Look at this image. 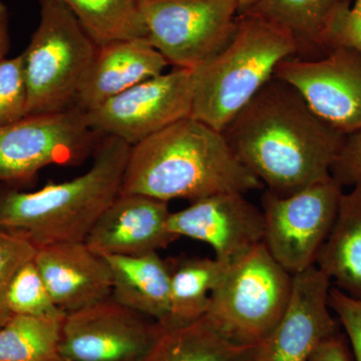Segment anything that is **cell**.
<instances>
[{
    "label": "cell",
    "instance_id": "4316f807",
    "mask_svg": "<svg viewBox=\"0 0 361 361\" xmlns=\"http://www.w3.org/2000/svg\"><path fill=\"white\" fill-rule=\"evenodd\" d=\"M37 251L25 240L0 232V327L13 317L6 303L9 285L16 272L35 259Z\"/></svg>",
    "mask_w": 361,
    "mask_h": 361
},
{
    "label": "cell",
    "instance_id": "e0dca14e",
    "mask_svg": "<svg viewBox=\"0 0 361 361\" xmlns=\"http://www.w3.org/2000/svg\"><path fill=\"white\" fill-rule=\"evenodd\" d=\"M168 66L146 37L99 45L73 106L82 111L92 110L135 85L161 75Z\"/></svg>",
    "mask_w": 361,
    "mask_h": 361
},
{
    "label": "cell",
    "instance_id": "1f68e13d",
    "mask_svg": "<svg viewBox=\"0 0 361 361\" xmlns=\"http://www.w3.org/2000/svg\"><path fill=\"white\" fill-rule=\"evenodd\" d=\"M11 49L9 13L6 4L0 0V61L6 58Z\"/></svg>",
    "mask_w": 361,
    "mask_h": 361
},
{
    "label": "cell",
    "instance_id": "52a82bcc",
    "mask_svg": "<svg viewBox=\"0 0 361 361\" xmlns=\"http://www.w3.org/2000/svg\"><path fill=\"white\" fill-rule=\"evenodd\" d=\"M146 39L169 65L194 70L231 39L237 0H137Z\"/></svg>",
    "mask_w": 361,
    "mask_h": 361
},
{
    "label": "cell",
    "instance_id": "ba28073f",
    "mask_svg": "<svg viewBox=\"0 0 361 361\" xmlns=\"http://www.w3.org/2000/svg\"><path fill=\"white\" fill-rule=\"evenodd\" d=\"M101 135L77 108L26 116L0 128V182H32L47 166L73 167L94 156Z\"/></svg>",
    "mask_w": 361,
    "mask_h": 361
},
{
    "label": "cell",
    "instance_id": "f1b7e54d",
    "mask_svg": "<svg viewBox=\"0 0 361 361\" xmlns=\"http://www.w3.org/2000/svg\"><path fill=\"white\" fill-rule=\"evenodd\" d=\"M329 306L345 330L346 338L353 348L355 361H361V300L346 295L332 285Z\"/></svg>",
    "mask_w": 361,
    "mask_h": 361
},
{
    "label": "cell",
    "instance_id": "277c9868",
    "mask_svg": "<svg viewBox=\"0 0 361 361\" xmlns=\"http://www.w3.org/2000/svg\"><path fill=\"white\" fill-rule=\"evenodd\" d=\"M290 32L271 21L239 14L227 44L193 71L192 118L223 132L273 78L277 66L298 54Z\"/></svg>",
    "mask_w": 361,
    "mask_h": 361
},
{
    "label": "cell",
    "instance_id": "d6986e66",
    "mask_svg": "<svg viewBox=\"0 0 361 361\" xmlns=\"http://www.w3.org/2000/svg\"><path fill=\"white\" fill-rule=\"evenodd\" d=\"M315 265L334 287L361 300V180L342 194L336 221Z\"/></svg>",
    "mask_w": 361,
    "mask_h": 361
},
{
    "label": "cell",
    "instance_id": "8fae6325",
    "mask_svg": "<svg viewBox=\"0 0 361 361\" xmlns=\"http://www.w3.org/2000/svg\"><path fill=\"white\" fill-rule=\"evenodd\" d=\"M160 323L106 299L61 323L59 355L65 361H141L160 336Z\"/></svg>",
    "mask_w": 361,
    "mask_h": 361
},
{
    "label": "cell",
    "instance_id": "7a4b0ae2",
    "mask_svg": "<svg viewBox=\"0 0 361 361\" xmlns=\"http://www.w3.org/2000/svg\"><path fill=\"white\" fill-rule=\"evenodd\" d=\"M262 188L222 133L187 116L130 147L120 194L194 202Z\"/></svg>",
    "mask_w": 361,
    "mask_h": 361
},
{
    "label": "cell",
    "instance_id": "9c48e42d",
    "mask_svg": "<svg viewBox=\"0 0 361 361\" xmlns=\"http://www.w3.org/2000/svg\"><path fill=\"white\" fill-rule=\"evenodd\" d=\"M343 188L332 179L280 197L266 190L262 196V243L291 275L315 265L336 221Z\"/></svg>",
    "mask_w": 361,
    "mask_h": 361
},
{
    "label": "cell",
    "instance_id": "cb8c5ba5",
    "mask_svg": "<svg viewBox=\"0 0 361 361\" xmlns=\"http://www.w3.org/2000/svg\"><path fill=\"white\" fill-rule=\"evenodd\" d=\"M61 323L13 315L0 327V361H58Z\"/></svg>",
    "mask_w": 361,
    "mask_h": 361
},
{
    "label": "cell",
    "instance_id": "30bf717a",
    "mask_svg": "<svg viewBox=\"0 0 361 361\" xmlns=\"http://www.w3.org/2000/svg\"><path fill=\"white\" fill-rule=\"evenodd\" d=\"M193 71L175 68L149 78L101 106L84 111L90 129L135 146L191 116Z\"/></svg>",
    "mask_w": 361,
    "mask_h": 361
},
{
    "label": "cell",
    "instance_id": "7402d4cb",
    "mask_svg": "<svg viewBox=\"0 0 361 361\" xmlns=\"http://www.w3.org/2000/svg\"><path fill=\"white\" fill-rule=\"evenodd\" d=\"M230 263L218 259L185 258L171 268V308L163 326H180L201 319L210 305L213 289Z\"/></svg>",
    "mask_w": 361,
    "mask_h": 361
},
{
    "label": "cell",
    "instance_id": "d6a6232c",
    "mask_svg": "<svg viewBox=\"0 0 361 361\" xmlns=\"http://www.w3.org/2000/svg\"><path fill=\"white\" fill-rule=\"evenodd\" d=\"M237 1L239 4V14H241L251 8L254 4H257L259 0H237Z\"/></svg>",
    "mask_w": 361,
    "mask_h": 361
},
{
    "label": "cell",
    "instance_id": "603a6c76",
    "mask_svg": "<svg viewBox=\"0 0 361 361\" xmlns=\"http://www.w3.org/2000/svg\"><path fill=\"white\" fill-rule=\"evenodd\" d=\"M80 21L97 47L146 37L137 0H58Z\"/></svg>",
    "mask_w": 361,
    "mask_h": 361
},
{
    "label": "cell",
    "instance_id": "4dcf8cb0",
    "mask_svg": "<svg viewBox=\"0 0 361 361\" xmlns=\"http://www.w3.org/2000/svg\"><path fill=\"white\" fill-rule=\"evenodd\" d=\"M307 361H355V358L348 338L337 332L320 343Z\"/></svg>",
    "mask_w": 361,
    "mask_h": 361
},
{
    "label": "cell",
    "instance_id": "ac0fdd59",
    "mask_svg": "<svg viewBox=\"0 0 361 361\" xmlns=\"http://www.w3.org/2000/svg\"><path fill=\"white\" fill-rule=\"evenodd\" d=\"M113 278L111 298L165 325L171 308V267L158 252L104 256Z\"/></svg>",
    "mask_w": 361,
    "mask_h": 361
},
{
    "label": "cell",
    "instance_id": "83f0119b",
    "mask_svg": "<svg viewBox=\"0 0 361 361\" xmlns=\"http://www.w3.org/2000/svg\"><path fill=\"white\" fill-rule=\"evenodd\" d=\"M336 47H348L361 54V0L337 13L323 33V54Z\"/></svg>",
    "mask_w": 361,
    "mask_h": 361
},
{
    "label": "cell",
    "instance_id": "ffe728a7",
    "mask_svg": "<svg viewBox=\"0 0 361 361\" xmlns=\"http://www.w3.org/2000/svg\"><path fill=\"white\" fill-rule=\"evenodd\" d=\"M260 345H242L223 336L205 316L180 326H163L141 361H259Z\"/></svg>",
    "mask_w": 361,
    "mask_h": 361
},
{
    "label": "cell",
    "instance_id": "836d02e7",
    "mask_svg": "<svg viewBox=\"0 0 361 361\" xmlns=\"http://www.w3.org/2000/svg\"><path fill=\"white\" fill-rule=\"evenodd\" d=\"M58 361H65V360H61V357H59V360Z\"/></svg>",
    "mask_w": 361,
    "mask_h": 361
},
{
    "label": "cell",
    "instance_id": "2e32d148",
    "mask_svg": "<svg viewBox=\"0 0 361 361\" xmlns=\"http://www.w3.org/2000/svg\"><path fill=\"white\" fill-rule=\"evenodd\" d=\"M33 261L52 300L66 314L111 297L110 266L85 242L42 247L37 249Z\"/></svg>",
    "mask_w": 361,
    "mask_h": 361
},
{
    "label": "cell",
    "instance_id": "5bb4252c",
    "mask_svg": "<svg viewBox=\"0 0 361 361\" xmlns=\"http://www.w3.org/2000/svg\"><path fill=\"white\" fill-rule=\"evenodd\" d=\"M331 286L316 265L293 275L290 300L261 344L259 361H307L320 343L339 332L329 306Z\"/></svg>",
    "mask_w": 361,
    "mask_h": 361
},
{
    "label": "cell",
    "instance_id": "7c38bea8",
    "mask_svg": "<svg viewBox=\"0 0 361 361\" xmlns=\"http://www.w3.org/2000/svg\"><path fill=\"white\" fill-rule=\"evenodd\" d=\"M273 77L293 87L316 115L348 135L361 129V54L336 47L316 59L291 56Z\"/></svg>",
    "mask_w": 361,
    "mask_h": 361
},
{
    "label": "cell",
    "instance_id": "d4e9b609",
    "mask_svg": "<svg viewBox=\"0 0 361 361\" xmlns=\"http://www.w3.org/2000/svg\"><path fill=\"white\" fill-rule=\"evenodd\" d=\"M7 307L13 315L32 316L63 320L66 313L52 300L39 268L32 260L14 275L6 296Z\"/></svg>",
    "mask_w": 361,
    "mask_h": 361
},
{
    "label": "cell",
    "instance_id": "f546056e",
    "mask_svg": "<svg viewBox=\"0 0 361 361\" xmlns=\"http://www.w3.org/2000/svg\"><path fill=\"white\" fill-rule=\"evenodd\" d=\"M331 177L342 188L353 187L361 180V129L346 135L332 166Z\"/></svg>",
    "mask_w": 361,
    "mask_h": 361
},
{
    "label": "cell",
    "instance_id": "4fadbf2b",
    "mask_svg": "<svg viewBox=\"0 0 361 361\" xmlns=\"http://www.w3.org/2000/svg\"><path fill=\"white\" fill-rule=\"evenodd\" d=\"M245 194L221 193L192 202L171 213L169 231L208 244L215 258L231 264L262 243V211L247 200Z\"/></svg>",
    "mask_w": 361,
    "mask_h": 361
},
{
    "label": "cell",
    "instance_id": "3957f363",
    "mask_svg": "<svg viewBox=\"0 0 361 361\" xmlns=\"http://www.w3.org/2000/svg\"><path fill=\"white\" fill-rule=\"evenodd\" d=\"M130 146L102 137L90 170L75 179L35 192H0V232L35 248L85 242L106 209L121 193Z\"/></svg>",
    "mask_w": 361,
    "mask_h": 361
},
{
    "label": "cell",
    "instance_id": "484cf974",
    "mask_svg": "<svg viewBox=\"0 0 361 361\" xmlns=\"http://www.w3.org/2000/svg\"><path fill=\"white\" fill-rule=\"evenodd\" d=\"M27 116L23 54L0 61V128Z\"/></svg>",
    "mask_w": 361,
    "mask_h": 361
},
{
    "label": "cell",
    "instance_id": "8992f818",
    "mask_svg": "<svg viewBox=\"0 0 361 361\" xmlns=\"http://www.w3.org/2000/svg\"><path fill=\"white\" fill-rule=\"evenodd\" d=\"M39 1V25L23 52L27 116L71 108L97 49L68 7Z\"/></svg>",
    "mask_w": 361,
    "mask_h": 361
},
{
    "label": "cell",
    "instance_id": "9a60e30c",
    "mask_svg": "<svg viewBox=\"0 0 361 361\" xmlns=\"http://www.w3.org/2000/svg\"><path fill=\"white\" fill-rule=\"evenodd\" d=\"M169 202L120 194L102 214L85 243L101 256H137L167 248L179 239L168 229Z\"/></svg>",
    "mask_w": 361,
    "mask_h": 361
},
{
    "label": "cell",
    "instance_id": "44dd1931",
    "mask_svg": "<svg viewBox=\"0 0 361 361\" xmlns=\"http://www.w3.org/2000/svg\"><path fill=\"white\" fill-rule=\"evenodd\" d=\"M355 0H259L243 13L254 14L290 32L299 54H319L323 33L330 21ZM241 13V14H243Z\"/></svg>",
    "mask_w": 361,
    "mask_h": 361
},
{
    "label": "cell",
    "instance_id": "6da1fadb",
    "mask_svg": "<svg viewBox=\"0 0 361 361\" xmlns=\"http://www.w3.org/2000/svg\"><path fill=\"white\" fill-rule=\"evenodd\" d=\"M222 134L238 160L280 197L330 179L346 137L274 77Z\"/></svg>",
    "mask_w": 361,
    "mask_h": 361
},
{
    "label": "cell",
    "instance_id": "5b68a950",
    "mask_svg": "<svg viewBox=\"0 0 361 361\" xmlns=\"http://www.w3.org/2000/svg\"><path fill=\"white\" fill-rule=\"evenodd\" d=\"M293 275L264 244L234 261L213 289L205 318L223 336L242 345H261L290 300Z\"/></svg>",
    "mask_w": 361,
    "mask_h": 361
}]
</instances>
